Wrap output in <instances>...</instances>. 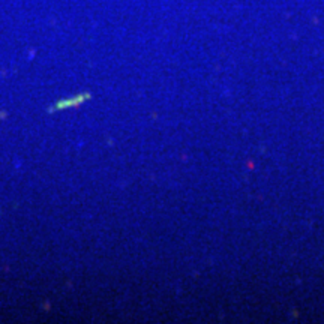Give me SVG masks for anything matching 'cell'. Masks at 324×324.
<instances>
[{
  "instance_id": "1",
  "label": "cell",
  "mask_w": 324,
  "mask_h": 324,
  "mask_svg": "<svg viewBox=\"0 0 324 324\" xmlns=\"http://www.w3.org/2000/svg\"><path fill=\"white\" fill-rule=\"evenodd\" d=\"M86 98H89V95H81V96H78L77 99H69V101H62V102H57L56 104V108H65V107H74V105H78V104H81Z\"/></svg>"
}]
</instances>
